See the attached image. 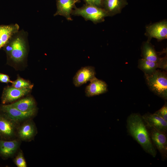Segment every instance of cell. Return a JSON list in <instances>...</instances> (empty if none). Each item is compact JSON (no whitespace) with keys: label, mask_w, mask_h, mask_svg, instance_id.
I'll use <instances>...</instances> for the list:
<instances>
[{"label":"cell","mask_w":167,"mask_h":167,"mask_svg":"<svg viewBox=\"0 0 167 167\" xmlns=\"http://www.w3.org/2000/svg\"><path fill=\"white\" fill-rule=\"evenodd\" d=\"M126 123L129 134L146 153L155 157L156 151L151 142L148 129L142 116L138 113H131L127 117Z\"/></svg>","instance_id":"obj_1"},{"label":"cell","mask_w":167,"mask_h":167,"mask_svg":"<svg viewBox=\"0 0 167 167\" xmlns=\"http://www.w3.org/2000/svg\"><path fill=\"white\" fill-rule=\"evenodd\" d=\"M28 33L23 29L15 33L2 48L8 61L18 64L26 59L28 52Z\"/></svg>","instance_id":"obj_2"},{"label":"cell","mask_w":167,"mask_h":167,"mask_svg":"<svg viewBox=\"0 0 167 167\" xmlns=\"http://www.w3.org/2000/svg\"><path fill=\"white\" fill-rule=\"evenodd\" d=\"M146 83L151 90L162 99H167V75L165 71L156 70L150 75H145Z\"/></svg>","instance_id":"obj_3"},{"label":"cell","mask_w":167,"mask_h":167,"mask_svg":"<svg viewBox=\"0 0 167 167\" xmlns=\"http://www.w3.org/2000/svg\"><path fill=\"white\" fill-rule=\"evenodd\" d=\"M71 15L81 16L85 21L90 20L95 24L104 22L105 18L108 16L103 8L86 4L80 7H76L73 10Z\"/></svg>","instance_id":"obj_4"},{"label":"cell","mask_w":167,"mask_h":167,"mask_svg":"<svg viewBox=\"0 0 167 167\" xmlns=\"http://www.w3.org/2000/svg\"><path fill=\"white\" fill-rule=\"evenodd\" d=\"M19 124L0 109V139L10 140L17 138Z\"/></svg>","instance_id":"obj_5"},{"label":"cell","mask_w":167,"mask_h":167,"mask_svg":"<svg viewBox=\"0 0 167 167\" xmlns=\"http://www.w3.org/2000/svg\"><path fill=\"white\" fill-rule=\"evenodd\" d=\"M147 128L152 144L155 149L159 152L162 160L163 161L166 160L167 159V133L152 127H147Z\"/></svg>","instance_id":"obj_6"},{"label":"cell","mask_w":167,"mask_h":167,"mask_svg":"<svg viewBox=\"0 0 167 167\" xmlns=\"http://www.w3.org/2000/svg\"><path fill=\"white\" fill-rule=\"evenodd\" d=\"M0 109L19 124L27 120L33 119L37 112V109L28 112L22 111L9 104H0Z\"/></svg>","instance_id":"obj_7"},{"label":"cell","mask_w":167,"mask_h":167,"mask_svg":"<svg viewBox=\"0 0 167 167\" xmlns=\"http://www.w3.org/2000/svg\"><path fill=\"white\" fill-rule=\"evenodd\" d=\"M37 133V128L33 119L27 120L20 123L17 131V138L22 141L30 142Z\"/></svg>","instance_id":"obj_8"},{"label":"cell","mask_w":167,"mask_h":167,"mask_svg":"<svg viewBox=\"0 0 167 167\" xmlns=\"http://www.w3.org/2000/svg\"><path fill=\"white\" fill-rule=\"evenodd\" d=\"M145 34L148 38V40L149 41L153 38L158 41L167 39V20H163L147 26Z\"/></svg>","instance_id":"obj_9"},{"label":"cell","mask_w":167,"mask_h":167,"mask_svg":"<svg viewBox=\"0 0 167 167\" xmlns=\"http://www.w3.org/2000/svg\"><path fill=\"white\" fill-rule=\"evenodd\" d=\"M32 89H19L12 86L6 87L3 89L1 96L2 104L6 105L12 103L28 95Z\"/></svg>","instance_id":"obj_10"},{"label":"cell","mask_w":167,"mask_h":167,"mask_svg":"<svg viewBox=\"0 0 167 167\" xmlns=\"http://www.w3.org/2000/svg\"><path fill=\"white\" fill-rule=\"evenodd\" d=\"M21 142L18 138L10 140L0 139V157L4 160L13 158L20 149Z\"/></svg>","instance_id":"obj_11"},{"label":"cell","mask_w":167,"mask_h":167,"mask_svg":"<svg viewBox=\"0 0 167 167\" xmlns=\"http://www.w3.org/2000/svg\"><path fill=\"white\" fill-rule=\"evenodd\" d=\"M147 126L167 133V121L154 113H147L142 116Z\"/></svg>","instance_id":"obj_12"},{"label":"cell","mask_w":167,"mask_h":167,"mask_svg":"<svg viewBox=\"0 0 167 167\" xmlns=\"http://www.w3.org/2000/svg\"><path fill=\"white\" fill-rule=\"evenodd\" d=\"M80 0H56L57 10L54 16L61 15L68 21H72V12L75 7V3Z\"/></svg>","instance_id":"obj_13"},{"label":"cell","mask_w":167,"mask_h":167,"mask_svg":"<svg viewBox=\"0 0 167 167\" xmlns=\"http://www.w3.org/2000/svg\"><path fill=\"white\" fill-rule=\"evenodd\" d=\"M142 55L143 58L157 62L158 68H161L165 59V57H160L155 50L154 46L147 40L143 44L142 48Z\"/></svg>","instance_id":"obj_14"},{"label":"cell","mask_w":167,"mask_h":167,"mask_svg":"<svg viewBox=\"0 0 167 167\" xmlns=\"http://www.w3.org/2000/svg\"><path fill=\"white\" fill-rule=\"evenodd\" d=\"M95 68L88 66L81 67L73 78V82L75 87H79L85 84L95 77Z\"/></svg>","instance_id":"obj_15"},{"label":"cell","mask_w":167,"mask_h":167,"mask_svg":"<svg viewBox=\"0 0 167 167\" xmlns=\"http://www.w3.org/2000/svg\"><path fill=\"white\" fill-rule=\"evenodd\" d=\"M90 84L86 87L85 93L89 97L105 93L108 91L107 85L104 81L95 77L90 81Z\"/></svg>","instance_id":"obj_16"},{"label":"cell","mask_w":167,"mask_h":167,"mask_svg":"<svg viewBox=\"0 0 167 167\" xmlns=\"http://www.w3.org/2000/svg\"><path fill=\"white\" fill-rule=\"evenodd\" d=\"M128 4L127 0H103V8L108 16H113L120 13Z\"/></svg>","instance_id":"obj_17"},{"label":"cell","mask_w":167,"mask_h":167,"mask_svg":"<svg viewBox=\"0 0 167 167\" xmlns=\"http://www.w3.org/2000/svg\"><path fill=\"white\" fill-rule=\"evenodd\" d=\"M17 24L0 25V49L8 41L13 35L19 30Z\"/></svg>","instance_id":"obj_18"},{"label":"cell","mask_w":167,"mask_h":167,"mask_svg":"<svg viewBox=\"0 0 167 167\" xmlns=\"http://www.w3.org/2000/svg\"><path fill=\"white\" fill-rule=\"evenodd\" d=\"M9 104L23 112H28L37 109L35 100L31 96L20 99Z\"/></svg>","instance_id":"obj_19"},{"label":"cell","mask_w":167,"mask_h":167,"mask_svg":"<svg viewBox=\"0 0 167 167\" xmlns=\"http://www.w3.org/2000/svg\"><path fill=\"white\" fill-rule=\"evenodd\" d=\"M138 67L144 72L145 75H150L154 73L158 68V65L157 62L142 58L139 60Z\"/></svg>","instance_id":"obj_20"},{"label":"cell","mask_w":167,"mask_h":167,"mask_svg":"<svg viewBox=\"0 0 167 167\" xmlns=\"http://www.w3.org/2000/svg\"><path fill=\"white\" fill-rule=\"evenodd\" d=\"M12 86L19 89H32L33 85L28 81L18 76L17 79L14 81H12Z\"/></svg>","instance_id":"obj_21"},{"label":"cell","mask_w":167,"mask_h":167,"mask_svg":"<svg viewBox=\"0 0 167 167\" xmlns=\"http://www.w3.org/2000/svg\"><path fill=\"white\" fill-rule=\"evenodd\" d=\"M13 158L14 163L17 167H27V166L24 153L20 149Z\"/></svg>","instance_id":"obj_22"},{"label":"cell","mask_w":167,"mask_h":167,"mask_svg":"<svg viewBox=\"0 0 167 167\" xmlns=\"http://www.w3.org/2000/svg\"><path fill=\"white\" fill-rule=\"evenodd\" d=\"M155 113L167 121V103L165 102L164 105L159 110L154 113Z\"/></svg>","instance_id":"obj_23"},{"label":"cell","mask_w":167,"mask_h":167,"mask_svg":"<svg viewBox=\"0 0 167 167\" xmlns=\"http://www.w3.org/2000/svg\"><path fill=\"white\" fill-rule=\"evenodd\" d=\"M85 4L103 8V0H83Z\"/></svg>","instance_id":"obj_24"},{"label":"cell","mask_w":167,"mask_h":167,"mask_svg":"<svg viewBox=\"0 0 167 167\" xmlns=\"http://www.w3.org/2000/svg\"><path fill=\"white\" fill-rule=\"evenodd\" d=\"M0 82L5 83H11L12 81L11 80L8 75H7L0 73Z\"/></svg>","instance_id":"obj_25"}]
</instances>
